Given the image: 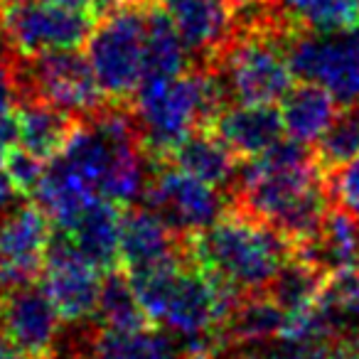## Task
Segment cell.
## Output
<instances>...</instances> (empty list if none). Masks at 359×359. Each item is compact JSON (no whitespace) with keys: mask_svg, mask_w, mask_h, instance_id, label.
<instances>
[{"mask_svg":"<svg viewBox=\"0 0 359 359\" xmlns=\"http://www.w3.org/2000/svg\"><path fill=\"white\" fill-rule=\"evenodd\" d=\"M234 210L283 234L295 251L308 244L332 210L327 172L315 160L313 145L280 138L261 158L246 160L229 190Z\"/></svg>","mask_w":359,"mask_h":359,"instance_id":"obj_1","label":"cell"},{"mask_svg":"<svg viewBox=\"0 0 359 359\" xmlns=\"http://www.w3.org/2000/svg\"><path fill=\"white\" fill-rule=\"evenodd\" d=\"M187 249L192 264L239 295L266 290L295 256V246L283 234L231 205L219 219L192 234Z\"/></svg>","mask_w":359,"mask_h":359,"instance_id":"obj_2","label":"cell"},{"mask_svg":"<svg viewBox=\"0 0 359 359\" xmlns=\"http://www.w3.org/2000/svg\"><path fill=\"white\" fill-rule=\"evenodd\" d=\"M224 79L215 67H192L185 74L163 81H143L130 109L153 160H160L197 128H210L212 121L231 106Z\"/></svg>","mask_w":359,"mask_h":359,"instance_id":"obj_3","label":"cell"},{"mask_svg":"<svg viewBox=\"0 0 359 359\" xmlns=\"http://www.w3.org/2000/svg\"><path fill=\"white\" fill-rule=\"evenodd\" d=\"M148 3L150 0H123L114 11L96 18L84 45L96 84L109 104H130L143 81Z\"/></svg>","mask_w":359,"mask_h":359,"instance_id":"obj_4","label":"cell"},{"mask_svg":"<svg viewBox=\"0 0 359 359\" xmlns=\"http://www.w3.org/2000/svg\"><path fill=\"white\" fill-rule=\"evenodd\" d=\"M13 72L20 104L42 101L76 118H86L109 106L96 84L89 60L79 50H55L40 55H18L13 50Z\"/></svg>","mask_w":359,"mask_h":359,"instance_id":"obj_5","label":"cell"},{"mask_svg":"<svg viewBox=\"0 0 359 359\" xmlns=\"http://www.w3.org/2000/svg\"><path fill=\"white\" fill-rule=\"evenodd\" d=\"M94 25L96 18L89 11L42 0H6L0 18V37L18 55L81 50Z\"/></svg>","mask_w":359,"mask_h":359,"instance_id":"obj_6","label":"cell"},{"mask_svg":"<svg viewBox=\"0 0 359 359\" xmlns=\"http://www.w3.org/2000/svg\"><path fill=\"white\" fill-rule=\"evenodd\" d=\"M295 79L327 89L339 104L359 101V27L347 32H298L288 40Z\"/></svg>","mask_w":359,"mask_h":359,"instance_id":"obj_7","label":"cell"},{"mask_svg":"<svg viewBox=\"0 0 359 359\" xmlns=\"http://www.w3.org/2000/svg\"><path fill=\"white\" fill-rule=\"evenodd\" d=\"M143 200L187 239L226 212L224 197L217 187L207 185L168 160L150 158V177Z\"/></svg>","mask_w":359,"mask_h":359,"instance_id":"obj_8","label":"cell"},{"mask_svg":"<svg viewBox=\"0 0 359 359\" xmlns=\"http://www.w3.org/2000/svg\"><path fill=\"white\" fill-rule=\"evenodd\" d=\"M52 231L50 215L35 200L8 212L0 222V295L42 280Z\"/></svg>","mask_w":359,"mask_h":359,"instance_id":"obj_9","label":"cell"},{"mask_svg":"<svg viewBox=\"0 0 359 359\" xmlns=\"http://www.w3.org/2000/svg\"><path fill=\"white\" fill-rule=\"evenodd\" d=\"M42 283L55 300L62 320L79 323V320H89L96 315L104 271L96 269L89 259H84L69 236L55 226L50 249H47Z\"/></svg>","mask_w":359,"mask_h":359,"instance_id":"obj_10","label":"cell"},{"mask_svg":"<svg viewBox=\"0 0 359 359\" xmlns=\"http://www.w3.org/2000/svg\"><path fill=\"white\" fill-rule=\"evenodd\" d=\"M0 325L30 359H52L65 320L45 283L35 280L0 295Z\"/></svg>","mask_w":359,"mask_h":359,"instance_id":"obj_11","label":"cell"},{"mask_svg":"<svg viewBox=\"0 0 359 359\" xmlns=\"http://www.w3.org/2000/svg\"><path fill=\"white\" fill-rule=\"evenodd\" d=\"M185 42L195 67H207L234 37V6L229 0H158Z\"/></svg>","mask_w":359,"mask_h":359,"instance_id":"obj_12","label":"cell"},{"mask_svg":"<svg viewBox=\"0 0 359 359\" xmlns=\"http://www.w3.org/2000/svg\"><path fill=\"white\" fill-rule=\"evenodd\" d=\"M177 259H190L187 236L177 234L148 205L126 207L121 222V269L135 271Z\"/></svg>","mask_w":359,"mask_h":359,"instance_id":"obj_13","label":"cell"},{"mask_svg":"<svg viewBox=\"0 0 359 359\" xmlns=\"http://www.w3.org/2000/svg\"><path fill=\"white\" fill-rule=\"evenodd\" d=\"M239 160H256L285 135L280 109L273 104H231L210 126Z\"/></svg>","mask_w":359,"mask_h":359,"instance_id":"obj_14","label":"cell"},{"mask_svg":"<svg viewBox=\"0 0 359 359\" xmlns=\"http://www.w3.org/2000/svg\"><path fill=\"white\" fill-rule=\"evenodd\" d=\"M123 205L106 197H96L84 207L67 226H57L72 239L84 259H89L96 269L114 271L121 269V222Z\"/></svg>","mask_w":359,"mask_h":359,"instance_id":"obj_15","label":"cell"},{"mask_svg":"<svg viewBox=\"0 0 359 359\" xmlns=\"http://www.w3.org/2000/svg\"><path fill=\"white\" fill-rule=\"evenodd\" d=\"M160 160H168L207 185L226 192L234 187L241 170V160L212 128H197L187 133Z\"/></svg>","mask_w":359,"mask_h":359,"instance_id":"obj_16","label":"cell"},{"mask_svg":"<svg viewBox=\"0 0 359 359\" xmlns=\"http://www.w3.org/2000/svg\"><path fill=\"white\" fill-rule=\"evenodd\" d=\"M288 315L266 290L239 295L231 313L215 337V344L231 349H249L283 337Z\"/></svg>","mask_w":359,"mask_h":359,"instance_id":"obj_17","label":"cell"},{"mask_svg":"<svg viewBox=\"0 0 359 359\" xmlns=\"http://www.w3.org/2000/svg\"><path fill=\"white\" fill-rule=\"evenodd\" d=\"M298 256L308 259L325 273H334V271L344 269H357V254H359V217L347 212L344 207L332 205L327 212L320 231L303 244Z\"/></svg>","mask_w":359,"mask_h":359,"instance_id":"obj_18","label":"cell"},{"mask_svg":"<svg viewBox=\"0 0 359 359\" xmlns=\"http://www.w3.org/2000/svg\"><path fill=\"white\" fill-rule=\"evenodd\" d=\"M337 104L339 101L327 89L300 81V86H293L280 101V118H283L285 135L313 145L334 121Z\"/></svg>","mask_w":359,"mask_h":359,"instance_id":"obj_19","label":"cell"},{"mask_svg":"<svg viewBox=\"0 0 359 359\" xmlns=\"http://www.w3.org/2000/svg\"><path fill=\"white\" fill-rule=\"evenodd\" d=\"M290 32H347L359 27V0H271Z\"/></svg>","mask_w":359,"mask_h":359,"instance_id":"obj_20","label":"cell"},{"mask_svg":"<svg viewBox=\"0 0 359 359\" xmlns=\"http://www.w3.org/2000/svg\"><path fill=\"white\" fill-rule=\"evenodd\" d=\"M192 57L185 42L180 40L177 30L170 22L168 13L158 0L148 3V40H145V65L143 81L175 79L192 69ZM140 81V84H143Z\"/></svg>","mask_w":359,"mask_h":359,"instance_id":"obj_21","label":"cell"},{"mask_svg":"<svg viewBox=\"0 0 359 359\" xmlns=\"http://www.w3.org/2000/svg\"><path fill=\"white\" fill-rule=\"evenodd\" d=\"M18 114H20V148H25L27 153L45 163H50L65 150L81 121L57 106L42 104V101L20 104Z\"/></svg>","mask_w":359,"mask_h":359,"instance_id":"obj_22","label":"cell"},{"mask_svg":"<svg viewBox=\"0 0 359 359\" xmlns=\"http://www.w3.org/2000/svg\"><path fill=\"white\" fill-rule=\"evenodd\" d=\"M94 359H185L172 334L163 330H106L96 334Z\"/></svg>","mask_w":359,"mask_h":359,"instance_id":"obj_23","label":"cell"},{"mask_svg":"<svg viewBox=\"0 0 359 359\" xmlns=\"http://www.w3.org/2000/svg\"><path fill=\"white\" fill-rule=\"evenodd\" d=\"M325 280H327L325 271H320L308 259L295 254L276 273V278L269 283L266 293L280 305V310L288 318H295L300 313H308L318 303V295L323 290Z\"/></svg>","mask_w":359,"mask_h":359,"instance_id":"obj_24","label":"cell"},{"mask_svg":"<svg viewBox=\"0 0 359 359\" xmlns=\"http://www.w3.org/2000/svg\"><path fill=\"white\" fill-rule=\"evenodd\" d=\"M94 318L106 330H140L153 325V320L148 318L138 295H135L126 269H114L104 273Z\"/></svg>","mask_w":359,"mask_h":359,"instance_id":"obj_25","label":"cell"},{"mask_svg":"<svg viewBox=\"0 0 359 359\" xmlns=\"http://www.w3.org/2000/svg\"><path fill=\"white\" fill-rule=\"evenodd\" d=\"M313 153L323 172H332L359 158V101L337 111L330 128L313 143Z\"/></svg>","mask_w":359,"mask_h":359,"instance_id":"obj_26","label":"cell"},{"mask_svg":"<svg viewBox=\"0 0 359 359\" xmlns=\"http://www.w3.org/2000/svg\"><path fill=\"white\" fill-rule=\"evenodd\" d=\"M332 202L359 217V158L327 172Z\"/></svg>","mask_w":359,"mask_h":359,"instance_id":"obj_27","label":"cell"},{"mask_svg":"<svg viewBox=\"0 0 359 359\" xmlns=\"http://www.w3.org/2000/svg\"><path fill=\"white\" fill-rule=\"evenodd\" d=\"M3 165L8 168L11 177L15 180L18 190H20L22 195H32L35 187L40 185L47 163L40 158H35L32 153H27L25 148H15L6 160H3Z\"/></svg>","mask_w":359,"mask_h":359,"instance_id":"obj_28","label":"cell"},{"mask_svg":"<svg viewBox=\"0 0 359 359\" xmlns=\"http://www.w3.org/2000/svg\"><path fill=\"white\" fill-rule=\"evenodd\" d=\"M20 109L15 72H13V50L0 37V118Z\"/></svg>","mask_w":359,"mask_h":359,"instance_id":"obj_29","label":"cell"},{"mask_svg":"<svg viewBox=\"0 0 359 359\" xmlns=\"http://www.w3.org/2000/svg\"><path fill=\"white\" fill-rule=\"evenodd\" d=\"M15 148H20V114L13 111L0 118V163Z\"/></svg>","mask_w":359,"mask_h":359,"instance_id":"obj_30","label":"cell"},{"mask_svg":"<svg viewBox=\"0 0 359 359\" xmlns=\"http://www.w3.org/2000/svg\"><path fill=\"white\" fill-rule=\"evenodd\" d=\"M20 195L22 192L18 190L15 180L11 177L6 165L0 163V217H6L13 207H18V197Z\"/></svg>","mask_w":359,"mask_h":359,"instance_id":"obj_31","label":"cell"},{"mask_svg":"<svg viewBox=\"0 0 359 359\" xmlns=\"http://www.w3.org/2000/svg\"><path fill=\"white\" fill-rule=\"evenodd\" d=\"M185 359H244V354L231 352V347L222 344H197L185 349Z\"/></svg>","mask_w":359,"mask_h":359,"instance_id":"obj_32","label":"cell"},{"mask_svg":"<svg viewBox=\"0 0 359 359\" xmlns=\"http://www.w3.org/2000/svg\"><path fill=\"white\" fill-rule=\"evenodd\" d=\"M0 359H30L20 347H18L15 339L6 332L3 325H0Z\"/></svg>","mask_w":359,"mask_h":359,"instance_id":"obj_33","label":"cell"},{"mask_svg":"<svg viewBox=\"0 0 359 359\" xmlns=\"http://www.w3.org/2000/svg\"><path fill=\"white\" fill-rule=\"evenodd\" d=\"M42 3H55V6L79 8V11H89L91 15H94V11H91V0H42ZM94 18H96V15H94Z\"/></svg>","mask_w":359,"mask_h":359,"instance_id":"obj_34","label":"cell"},{"mask_svg":"<svg viewBox=\"0 0 359 359\" xmlns=\"http://www.w3.org/2000/svg\"><path fill=\"white\" fill-rule=\"evenodd\" d=\"M244 359H288V357H285V349H269V352L244 354Z\"/></svg>","mask_w":359,"mask_h":359,"instance_id":"obj_35","label":"cell"},{"mask_svg":"<svg viewBox=\"0 0 359 359\" xmlns=\"http://www.w3.org/2000/svg\"><path fill=\"white\" fill-rule=\"evenodd\" d=\"M234 8H249V6H259V3H266V0H229Z\"/></svg>","mask_w":359,"mask_h":359,"instance_id":"obj_36","label":"cell"},{"mask_svg":"<svg viewBox=\"0 0 359 359\" xmlns=\"http://www.w3.org/2000/svg\"><path fill=\"white\" fill-rule=\"evenodd\" d=\"M3 6H6V0H0V18H3Z\"/></svg>","mask_w":359,"mask_h":359,"instance_id":"obj_37","label":"cell"}]
</instances>
